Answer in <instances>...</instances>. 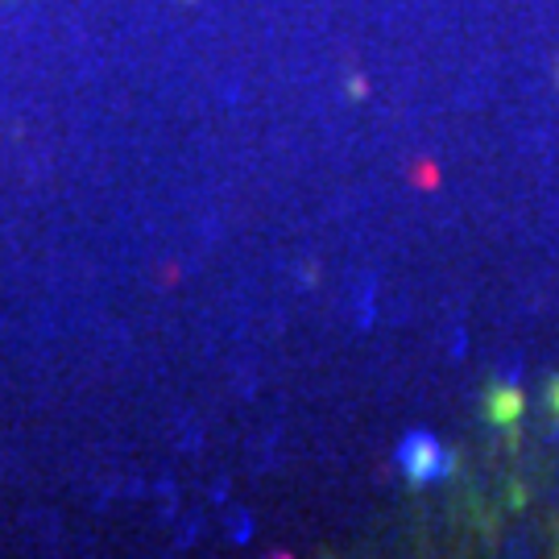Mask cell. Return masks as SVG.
Here are the masks:
<instances>
[{
    "mask_svg": "<svg viewBox=\"0 0 559 559\" xmlns=\"http://www.w3.org/2000/svg\"><path fill=\"white\" fill-rule=\"evenodd\" d=\"M399 464L411 480H440L443 473H452V452H443L431 436H411L402 443Z\"/></svg>",
    "mask_w": 559,
    "mask_h": 559,
    "instance_id": "1",
    "label": "cell"
},
{
    "mask_svg": "<svg viewBox=\"0 0 559 559\" xmlns=\"http://www.w3.org/2000/svg\"><path fill=\"white\" fill-rule=\"evenodd\" d=\"M485 415H489V423H498V427H514L522 415V394L514 385H493L485 394Z\"/></svg>",
    "mask_w": 559,
    "mask_h": 559,
    "instance_id": "2",
    "label": "cell"
},
{
    "mask_svg": "<svg viewBox=\"0 0 559 559\" xmlns=\"http://www.w3.org/2000/svg\"><path fill=\"white\" fill-rule=\"evenodd\" d=\"M547 402H551V411L559 415V378L551 381V390H547Z\"/></svg>",
    "mask_w": 559,
    "mask_h": 559,
    "instance_id": "3",
    "label": "cell"
}]
</instances>
